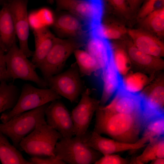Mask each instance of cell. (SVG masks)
Returning <instances> with one entry per match:
<instances>
[{
    "mask_svg": "<svg viewBox=\"0 0 164 164\" xmlns=\"http://www.w3.org/2000/svg\"><path fill=\"white\" fill-rule=\"evenodd\" d=\"M95 112L93 131L123 142L134 143L137 142L146 122L143 115L113 112L101 105Z\"/></svg>",
    "mask_w": 164,
    "mask_h": 164,
    "instance_id": "6da1fadb",
    "label": "cell"
},
{
    "mask_svg": "<svg viewBox=\"0 0 164 164\" xmlns=\"http://www.w3.org/2000/svg\"><path fill=\"white\" fill-rule=\"evenodd\" d=\"M49 103L20 114L5 123H0V132L8 137L13 145L19 149V143L23 138L38 125L46 123L45 111Z\"/></svg>",
    "mask_w": 164,
    "mask_h": 164,
    "instance_id": "7a4b0ae2",
    "label": "cell"
},
{
    "mask_svg": "<svg viewBox=\"0 0 164 164\" xmlns=\"http://www.w3.org/2000/svg\"><path fill=\"white\" fill-rule=\"evenodd\" d=\"M62 137L47 123L39 124L23 138L19 143V149L32 156H54L58 141Z\"/></svg>",
    "mask_w": 164,
    "mask_h": 164,
    "instance_id": "3957f363",
    "label": "cell"
},
{
    "mask_svg": "<svg viewBox=\"0 0 164 164\" xmlns=\"http://www.w3.org/2000/svg\"><path fill=\"white\" fill-rule=\"evenodd\" d=\"M61 97L50 88H37L30 84H25L15 106L10 111L3 113L0 120L5 123L20 114L59 100Z\"/></svg>",
    "mask_w": 164,
    "mask_h": 164,
    "instance_id": "277c9868",
    "label": "cell"
},
{
    "mask_svg": "<svg viewBox=\"0 0 164 164\" xmlns=\"http://www.w3.org/2000/svg\"><path fill=\"white\" fill-rule=\"evenodd\" d=\"M59 140L55 149V157L66 163L94 164L100 158V152L87 145L81 137H62Z\"/></svg>",
    "mask_w": 164,
    "mask_h": 164,
    "instance_id": "5b68a950",
    "label": "cell"
},
{
    "mask_svg": "<svg viewBox=\"0 0 164 164\" xmlns=\"http://www.w3.org/2000/svg\"><path fill=\"white\" fill-rule=\"evenodd\" d=\"M84 45V42L78 39L56 37L46 56L36 68L39 70L46 80L60 73L68 57L76 50Z\"/></svg>",
    "mask_w": 164,
    "mask_h": 164,
    "instance_id": "8992f818",
    "label": "cell"
},
{
    "mask_svg": "<svg viewBox=\"0 0 164 164\" xmlns=\"http://www.w3.org/2000/svg\"><path fill=\"white\" fill-rule=\"evenodd\" d=\"M27 58L15 43L4 54L9 77L13 80L20 79L31 81L40 88H47L46 82L38 75L35 65Z\"/></svg>",
    "mask_w": 164,
    "mask_h": 164,
    "instance_id": "52a82bcc",
    "label": "cell"
},
{
    "mask_svg": "<svg viewBox=\"0 0 164 164\" xmlns=\"http://www.w3.org/2000/svg\"><path fill=\"white\" fill-rule=\"evenodd\" d=\"M57 11H67L85 23L91 29L102 22V0H53Z\"/></svg>",
    "mask_w": 164,
    "mask_h": 164,
    "instance_id": "ba28073f",
    "label": "cell"
},
{
    "mask_svg": "<svg viewBox=\"0 0 164 164\" xmlns=\"http://www.w3.org/2000/svg\"><path fill=\"white\" fill-rule=\"evenodd\" d=\"M46 81L49 88L71 102L77 99L81 91L80 73L76 63L66 71L51 76Z\"/></svg>",
    "mask_w": 164,
    "mask_h": 164,
    "instance_id": "9c48e42d",
    "label": "cell"
},
{
    "mask_svg": "<svg viewBox=\"0 0 164 164\" xmlns=\"http://www.w3.org/2000/svg\"><path fill=\"white\" fill-rule=\"evenodd\" d=\"M28 2V0H9L7 3L13 19L19 48L28 58L32 56L34 51L30 50L28 44L29 24Z\"/></svg>",
    "mask_w": 164,
    "mask_h": 164,
    "instance_id": "30bf717a",
    "label": "cell"
},
{
    "mask_svg": "<svg viewBox=\"0 0 164 164\" xmlns=\"http://www.w3.org/2000/svg\"><path fill=\"white\" fill-rule=\"evenodd\" d=\"M90 90L87 89L83 92L77 105L71 113L74 135L82 137L87 133L93 116L100 105V101L90 96Z\"/></svg>",
    "mask_w": 164,
    "mask_h": 164,
    "instance_id": "8fae6325",
    "label": "cell"
},
{
    "mask_svg": "<svg viewBox=\"0 0 164 164\" xmlns=\"http://www.w3.org/2000/svg\"><path fill=\"white\" fill-rule=\"evenodd\" d=\"M82 138L87 145L103 155L138 149L145 147L148 142L142 137L134 143L121 142L103 137L94 131L88 135L86 133Z\"/></svg>",
    "mask_w": 164,
    "mask_h": 164,
    "instance_id": "7c38bea8",
    "label": "cell"
},
{
    "mask_svg": "<svg viewBox=\"0 0 164 164\" xmlns=\"http://www.w3.org/2000/svg\"><path fill=\"white\" fill-rule=\"evenodd\" d=\"M51 26L58 36L77 39L84 42L90 31L85 23L69 12L54 16Z\"/></svg>",
    "mask_w": 164,
    "mask_h": 164,
    "instance_id": "4fadbf2b",
    "label": "cell"
},
{
    "mask_svg": "<svg viewBox=\"0 0 164 164\" xmlns=\"http://www.w3.org/2000/svg\"><path fill=\"white\" fill-rule=\"evenodd\" d=\"M47 124L59 132L63 137L74 135V126L71 114L59 100L51 102L45 111Z\"/></svg>",
    "mask_w": 164,
    "mask_h": 164,
    "instance_id": "5bb4252c",
    "label": "cell"
},
{
    "mask_svg": "<svg viewBox=\"0 0 164 164\" xmlns=\"http://www.w3.org/2000/svg\"><path fill=\"white\" fill-rule=\"evenodd\" d=\"M115 94L108 104L103 105L105 109L113 112L143 115V99L140 93L129 92L121 86Z\"/></svg>",
    "mask_w": 164,
    "mask_h": 164,
    "instance_id": "9a60e30c",
    "label": "cell"
},
{
    "mask_svg": "<svg viewBox=\"0 0 164 164\" xmlns=\"http://www.w3.org/2000/svg\"><path fill=\"white\" fill-rule=\"evenodd\" d=\"M143 99L144 115L148 118L164 114L163 77L157 78L140 93Z\"/></svg>",
    "mask_w": 164,
    "mask_h": 164,
    "instance_id": "2e32d148",
    "label": "cell"
},
{
    "mask_svg": "<svg viewBox=\"0 0 164 164\" xmlns=\"http://www.w3.org/2000/svg\"><path fill=\"white\" fill-rule=\"evenodd\" d=\"M127 33L132 39L133 45L140 50L158 57L164 56V43L155 36L137 29H128Z\"/></svg>",
    "mask_w": 164,
    "mask_h": 164,
    "instance_id": "e0dca14e",
    "label": "cell"
},
{
    "mask_svg": "<svg viewBox=\"0 0 164 164\" xmlns=\"http://www.w3.org/2000/svg\"><path fill=\"white\" fill-rule=\"evenodd\" d=\"M86 50L96 60L100 71L109 63L112 58V47L108 40L91 32L84 44Z\"/></svg>",
    "mask_w": 164,
    "mask_h": 164,
    "instance_id": "ac0fdd59",
    "label": "cell"
},
{
    "mask_svg": "<svg viewBox=\"0 0 164 164\" xmlns=\"http://www.w3.org/2000/svg\"><path fill=\"white\" fill-rule=\"evenodd\" d=\"M35 50L31 62L36 67L45 59L52 47L56 37L48 28L42 26L33 31Z\"/></svg>",
    "mask_w": 164,
    "mask_h": 164,
    "instance_id": "d6986e66",
    "label": "cell"
},
{
    "mask_svg": "<svg viewBox=\"0 0 164 164\" xmlns=\"http://www.w3.org/2000/svg\"><path fill=\"white\" fill-rule=\"evenodd\" d=\"M101 72L103 87L100 105L103 106L122 86V78L115 66L113 57L108 65Z\"/></svg>",
    "mask_w": 164,
    "mask_h": 164,
    "instance_id": "ffe728a7",
    "label": "cell"
},
{
    "mask_svg": "<svg viewBox=\"0 0 164 164\" xmlns=\"http://www.w3.org/2000/svg\"><path fill=\"white\" fill-rule=\"evenodd\" d=\"M16 37L13 19L7 2L0 9V46L5 53L16 42Z\"/></svg>",
    "mask_w": 164,
    "mask_h": 164,
    "instance_id": "44dd1931",
    "label": "cell"
},
{
    "mask_svg": "<svg viewBox=\"0 0 164 164\" xmlns=\"http://www.w3.org/2000/svg\"><path fill=\"white\" fill-rule=\"evenodd\" d=\"M127 53L130 60L134 63L148 71L155 72L164 68V62L161 58L142 52L133 44L128 46Z\"/></svg>",
    "mask_w": 164,
    "mask_h": 164,
    "instance_id": "7402d4cb",
    "label": "cell"
},
{
    "mask_svg": "<svg viewBox=\"0 0 164 164\" xmlns=\"http://www.w3.org/2000/svg\"><path fill=\"white\" fill-rule=\"evenodd\" d=\"M0 161L2 164H33L23 157L21 152L0 132Z\"/></svg>",
    "mask_w": 164,
    "mask_h": 164,
    "instance_id": "603a6c76",
    "label": "cell"
},
{
    "mask_svg": "<svg viewBox=\"0 0 164 164\" xmlns=\"http://www.w3.org/2000/svg\"><path fill=\"white\" fill-rule=\"evenodd\" d=\"M143 152L132 162L143 164L158 158H164V140L163 136L150 139Z\"/></svg>",
    "mask_w": 164,
    "mask_h": 164,
    "instance_id": "cb8c5ba5",
    "label": "cell"
},
{
    "mask_svg": "<svg viewBox=\"0 0 164 164\" xmlns=\"http://www.w3.org/2000/svg\"><path fill=\"white\" fill-rule=\"evenodd\" d=\"M21 91L16 86L4 80L0 83V114L12 109L16 104Z\"/></svg>",
    "mask_w": 164,
    "mask_h": 164,
    "instance_id": "d4e9b609",
    "label": "cell"
},
{
    "mask_svg": "<svg viewBox=\"0 0 164 164\" xmlns=\"http://www.w3.org/2000/svg\"><path fill=\"white\" fill-rule=\"evenodd\" d=\"M73 53L79 72L81 75L88 76L94 72L100 71L96 60L86 50L78 49Z\"/></svg>",
    "mask_w": 164,
    "mask_h": 164,
    "instance_id": "484cf974",
    "label": "cell"
},
{
    "mask_svg": "<svg viewBox=\"0 0 164 164\" xmlns=\"http://www.w3.org/2000/svg\"><path fill=\"white\" fill-rule=\"evenodd\" d=\"M143 25L151 31L159 36L164 32V8L155 9L143 19Z\"/></svg>",
    "mask_w": 164,
    "mask_h": 164,
    "instance_id": "4316f807",
    "label": "cell"
},
{
    "mask_svg": "<svg viewBox=\"0 0 164 164\" xmlns=\"http://www.w3.org/2000/svg\"><path fill=\"white\" fill-rule=\"evenodd\" d=\"M122 79V87L127 91L138 93L143 88L149 81L145 74L139 72L126 74Z\"/></svg>",
    "mask_w": 164,
    "mask_h": 164,
    "instance_id": "83f0119b",
    "label": "cell"
},
{
    "mask_svg": "<svg viewBox=\"0 0 164 164\" xmlns=\"http://www.w3.org/2000/svg\"><path fill=\"white\" fill-rule=\"evenodd\" d=\"M142 137L148 142L151 139L162 136L164 133V114L154 117L148 120L143 128Z\"/></svg>",
    "mask_w": 164,
    "mask_h": 164,
    "instance_id": "f1b7e54d",
    "label": "cell"
},
{
    "mask_svg": "<svg viewBox=\"0 0 164 164\" xmlns=\"http://www.w3.org/2000/svg\"><path fill=\"white\" fill-rule=\"evenodd\" d=\"M123 26L102 22L92 30L94 33L108 40L119 39L127 33Z\"/></svg>",
    "mask_w": 164,
    "mask_h": 164,
    "instance_id": "f546056e",
    "label": "cell"
},
{
    "mask_svg": "<svg viewBox=\"0 0 164 164\" xmlns=\"http://www.w3.org/2000/svg\"><path fill=\"white\" fill-rule=\"evenodd\" d=\"M112 57L114 63L121 75H125L131 68L130 59L127 53L122 48H112Z\"/></svg>",
    "mask_w": 164,
    "mask_h": 164,
    "instance_id": "4dcf8cb0",
    "label": "cell"
},
{
    "mask_svg": "<svg viewBox=\"0 0 164 164\" xmlns=\"http://www.w3.org/2000/svg\"><path fill=\"white\" fill-rule=\"evenodd\" d=\"M128 162V160L117 155L109 154L103 155L99 159L95 164H125Z\"/></svg>",
    "mask_w": 164,
    "mask_h": 164,
    "instance_id": "1f68e13d",
    "label": "cell"
},
{
    "mask_svg": "<svg viewBox=\"0 0 164 164\" xmlns=\"http://www.w3.org/2000/svg\"><path fill=\"white\" fill-rule=\"evenodd\" d=\"M33 164H65L64 162L54 156H32L29 160Z\"/></svg>",
    "mask_w": 164,
    "mask_h": 164,
    "instance_id": "d6a6232c",
    "label": "cell"
},
{
    "mask_svg": "<svg viewBox=\"0 0 164 164\" xmlns=\"http://www.w3.org/2000/svg\"><path fill=\"white\" fill-rule=\"evenodd\" d=\"M160 0H148L146 1L139 12V18L143 19L154 10L156 3Z\"/></svg>",
    "mask_w": 164,
    "mask_h": 164,
    "instance_id": "836d02e7",
    "label": "cell"
},
{
    "mask_svg": "<svg viewBox=\"0 0 164 164\" xmlns=\"http://www.w3.org/2000/svg\"><path fill=\"white\" fill-rule=\"evenodd\" d=\"M108 4L119 12L123 14L126 13L128 7L126 0H106Z\"/></svg>",
    "mask_w": 164,
    "mask_h": 164,
    "instance_id": "e575fe53",
    "label": "cell"
},
{
    "mask_svg": "<svg viewBox=\"0 0 164 164\" xmlns=\"http://www.w3.org/2000/svg\"><path fill=\"white\" fill-rule=\"evenodd\" d=\"M4 54L0 55V83L3 81L10 79L7 73Z\"/></svg>",
    "mask_w": 164,
    "mask_h": 164,
    "instance_id": "d590c367",
    "label": "cell"
},
{
    "mask_svg": "<svg viewBox=\"0 0 164 164\" xmlns=\"http://www.w3.org/2000/svg\"><path fill=\"white\" fill-rule=\"evenodd\" d=\"M138 1L139 0H126L130 7L133 9L136 6Z\"/></svg>",
    "mask_w": 164,
    "mask_h": 164,
    "instance_id": "8d00e7d4",
    "label": "cell"
},
{
    "mask_svg": "<svg viewBox=\"0 0 164 164\" xmlns=\"http://www.w3.org/2000/svg\"><path fill=\"white\" fill-rule=\"evenodd\" d=\"M151 164H164V158H158L151 161Z\"/></svg>",
    "mask_w": 164,
    "mask_h": 164,
    "instance_id": "74e56055",
    "label": "cell"
},
{
    "mask_svg": "<svg viewBox=\"0 0 164 164\" xmlns=\"http://www.w3.org/2000/svg\"><path fill=\"white\" fill-rule=\"evenodd\" d=\"M9 0H0V6H2L4 4L7 2Z\"/></svg>",
    "mask_w": 164,
    "mask_h": 164,
    "instance_id": "f35d334b",
    "label": "cell"
},
{
    "mask_svg": "<svg viewBox=\"0 0 164 164\" xmlns=\"http://www.w3.org/2000/svg\"><path fill=\"white\" fill-rule=\"evenodd\" d=\"M5 54V53L2 50L0 46V55H4Z\"/></svg>",
    "mask_w": 164,
    "mask_h": 164,
    "instance_id": "ab89813d",
    "label": "cell"
},
{
    "mask_svg": "<svg viewBox=\"0 0 164 164\" xmlns=\"http://www.w3.org/2000/svg\"><path fill=\"white\" fill-rule=\"evenodd\" d=\"M48 2L50 3H52L53 1V0H46Z\"/></svg>",
    "mask_w": 164,
    "mask_h": 164,
    "instance_id": "60d3db41",
    "label": "cell"
}]
</instances>
